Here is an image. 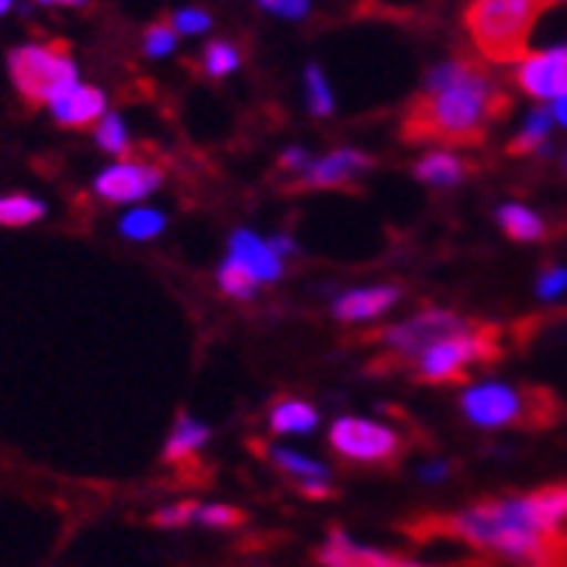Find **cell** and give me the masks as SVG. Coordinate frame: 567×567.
<instances>
[{
  "label": "cell",
  "instance_id": "obj_1",
  "mask_svg": "<svg viewBox=\"0 0 567 567\" xmlns=\"http://www.w3.org/2000/svg\"><path fill=\"white\" fill-rule=\"evenodd\" d=\"M508 107V97L485 66L474 60H446L430 70L422 94L412 101L405 118V138L471 146L481 142L488 125Z\"/></svg>",
  "mask_w": 567,
  "mask_h": 567
},
{
  "label": "cell",
  "instance_id": "obj_2",
  "mask_svg": "<svg viewBox=\"0 0 567 567\" xmlns=\"http://www.w3.org/2000/svg\"><path fill=\"white\" fill-rule=\"evenodd\" d=\"M450 533L457 540H467L481 550L502 554L508 560H526L540 564L550 554L554 529L544 523L540 508L529 495H505V498H488L464 508L461 516H453Z\"/></svg>",
  "mask_w": 567,
  "mask_h": 567
},
{
  "label": "cell",
  "instance_id": "obj_3",
  "mask_svg": "<svg viewBox=\"0 0 567 567\" xmlns=\"http://www.w3.org/2000/svg\"><path fill=\"white\" fill-rule=\"evenodd\" d=\"M540 4L533 0H477L467 8L464 24L477 52L492 63H519L526 55L533 24L540 21Z\"/></svg>",
  "mask_w": 567,
  "mask_h": 567
},
{
  "label": "cell",
  "instance_id": "obj_4",
  "mask_svg": "<svg viewBox=\"0 0 567 567\" xmlns=\"http://www.w3.org/2000/svg\"><path fill=\"white\" fill-rule=\"evenodd\" d=\"M461 412L481 430H502V425H550L557 419V402L540 388H513L485 381L461 394Z\"/></svg>",
  "mask_w": 567,
  "mask_h": 567
},
{
  "label": "cell",
  "instance_id": "obj_5",
  "mask_svg": "<svg viewBox=\"0 0 567 567\" xmlns=\"http://www.w3.org/2000/svg\"><path fill=\"white\" fill-rule=\"evenodd\" d=\"M8 73L14 80L18 94L39 107V104H52L55 97H63L66 91H73L80 83L73 55L66 52V45L52 42V45H18L8 55Z\"/></svg>",
  "mask_w": 567,
  "mask_h": 567
},
{
  "label": "cell",
  "instance_id": "obj_6",
  "mask_svg": "<svg viewBox=\"0 0 567 567\" xmlns=\"http://www.w3.org/2000/svg\"><path fill=\"white\" fill-rule=\"evenodd\" d=\"M498 332L488 326H467L464 332L443 339V343L430 347L415 360V374L419 381L430 384H450L467 374V367L485 363L498 357Z\"/></svg>",
  "mask_w": 567,
  "mask_h": 567
},
{
  "label": "cell",
  "instance_id": "obj_7",
  "mask_svg": "<svg viewBox=\"0 0 567 567\" xmlns=\"http://www.w3.org/2000/svg\"><path fill=\"white\" fill-rule=\"evenodd\" d=\"M329 443L339 457L357 461V464H388L399 457L402 440L394 430L371 419H357V415H343L332 422L329 430Z\"/></svg>",
  "mask_w": 567,
  "mask_h": 567
},
{
  "label": "cell",
  "instance_id": "obj_8",
  "mask_svg": "<svg viewBox=\"0 0 567 567\" xmlns=\"http://www.w3.org/2000/svg\"><path fill=\"white\" fill-rule=\"evenodd\" d=\"M471 322L464 316H453V311L433 308V311H422V316L399 322L381 332V343L399 357V360H419L430 347L443 343V339L464 332Z\"/></svg>",
  "mask_w": 567,
  "mask_h": 567
},
{
  "label": "cell",
  "instance_id": "obj_9",
  "mask_svg": "<svg viewBox=\"0 0 567 567\" xmlns=\"http://www.w3.org/2000/svg\"><path fill=\"white\" fill-rule=\"evenodd\" d=\"M163 184V174L146 163H111L94 177V194L111 205H132L142 197L156 194Z\"/></svg>",
  "mask_w": 567,
  "mask_h": 567
},
{
  "label": "cell",
  "instance_id": "obj_10",
  "mask_svg": "<svg viewBox=\"0 0 567 567\" xmlns=\"http://www.w3.org/2000/svg\"><path fill=\"white\" fill-rule=\"evenodd\" d=\"M519 91H526L536 101H557L567 94V49H544L519 60L516 70Z\"/></svg>",
  "mask_w": 567,
  "mask_h": 567
},
{
  "label": "cell",
  "instance_id": "obj_11",
  "mask_svg": "<svg viewBox=\"0 0 567 567\" xmlns=\"http://www.w3.org/2000/svg\"><path fill=\"white\" fill-rule=\"evenodd\" d=\"M319 560L326 567H425V564L394 557V554H384V550H374V547H360V544L350 540L343 529H332L329 544L319 550Z\"/></svg>",
  "mask_w": 567,
  "mask_h": 567
},
{
  "label": "cell",
  "instance_id": "obj_12",
  "mask_svg": "<svg viewBox=\"0 0 567 567\" xmlns=\"http://www.w3.org/2000/svg\"><path fill=\"white\" fill-rule=\"evenodd\" d=\"M371 166H374V159L360 150H336L322 159H311L308 174L301 181L308 187H339V184H350L353 177L367 174Z\"/></svg>",
  "mask_w": 567,
  "mask_h": 567
},
{
  "label": "cell",
  "instance_id": "obj_13",
  "mask_svg": "<svg viewBox=\"0 0 567 567\" xmlns=\"http://www.w3.org/2000/svg\"><path fill=\"white\" fill-rule=\"evenodd\" d=\"M229 257L236 264H243L252 277H257V284L280 280V274H284V260L270 249V243L260 239L257 233H249V229L233 233V239H229Z\"/></svg>",
  "mask_w": 567,
  "mask_h": 567
},
{
  "label": "cell",
  "instance_id": "obj_14",
  "mask_svg": "<svg viewBox=\"0 0 567 567\" xmlns=\"http://www.w3.org/2000/svg\"><path fill=\"white\" fill-rule=\"evenodd\" d=\"M52 118L60 122L63 128H87L91 122H101L107 101L97 87H87V83H76L73 91H66L63 97H55L49 104Z\"/></svg>",
  "mask_w": 567,
  "mask_h": 567
},
{
  "label": "cell",
  "instance_id": "obj_15",
  "mask_svg": "<svg viewBox=\"0 0 567 567\" xmlns=\"http://www.w3.org/2000/svg\"><path fill=\"white\" fill-rule=\"evenodd\" d=\"M399 298H402L399 288H391V284H381V288H357V291L339 295L332 311H336V319H343V322H367V319L384 316Z\"/></svg>",
  "mask_w": 567,
  "mask_h": 567
},
{
  "label": "cell",
  "instance_id": "obj_16",
  "mask_svg": "<svg viewBox=\"0 0 567 567\" xmlns=\"http://www.w3.org/2000/svg\"><path fill=\"white\" fill-rule=\"evenodd\" d=\"M270 457L284 474H291L298 481L305 495H311V498L329 495V467L326 464L305 457V453H298V450H284V446L270 450Z\"/></svg>",
  "mask_w": 567,
  "mask_h": 567
},
{
  "label": "cell",
  "instance_id": "obj_17",
  "mask_svg": "<svg viewBox=\"0 0 567 567\" xmlns=\"http://www.w3.org/2000/svg\"><path fill=\"white\" fill-rule=\"evenodd\" d=\"M467 174V163L461 156H453L446 150H436V153H425L419 163H415V177L422 184H433V187H457Z\"/></svg>",
  "mask_w": 567,
  "mask_h": 567
},
{
  "label": "cell",
  "instance_id": "obj_18",
  "mask_svg": "<svg viewBox=\"0 0 567 567\" xmlns=\"http://www.w3.org/2000/svg\"><path fill=\"white\" fill-rule=\"evenodd\" d=\"M212 430L205 422H197L190 415H177V425H174V433H169L166 446H163V461H184L190 457V453H197L205 443H208Z\"/></svg>",
  "mask_w": 567,
  "mask_h": 567
},
{
  "label": "cell",
  "instance_id": "obj_19",
  "mask_svg": "<svg viewBox=\"0 0 567 567\" xmlns=\"http://www.w3.org/2000/svg\"><path fill=\"white\" fill-rule=\"evenodd\" d=\"M316 425H319V412L308 402H298V399L280 402L270 412V430L280 436H305V433L316 430Z\"/></svg>",
  "mask_w": 567,
  "mask_h": 567
},
{
  "label": "cell",
  "instance_id": "obj_20",
  "mask_svg": "<svg viewBox=\"0 0 567 567\" xmlns=\"http://www.w3.org/2000/svg\"><path fill=\"white\" fill-rule=\"evenodd\" d=\"M498 225L508 239H519V243H533V239H544V218L533 215L526 205H502L498 208Z\"/></svg>",
  "mask_w": 567,
  "mask_h": 567
},
{
  "label": "cell",
  "instance_id": "obj_21",
  "mask_svg": "<svg viewBox=\"0 0 567 567\" xmlns=\"http://www.w3.org/2000/svg\"><path fill=\"white\" fill-rule=\"evenodd\" d=\"M45 215V205L39 197H28V194H8L0 197V225L8 229H18V225H32Z\"/></svg>",
  "mask_w": 567,
  "mask_h": 567
},
{
  "label": "cell",
  "instance_id": "obj_22",
  "mask_svg": "<svg viewBox=\"0 0 567 567\" xmlns=\"http://www.w3.org/2000/svg\"><path fill=\"white\" fill-rule=\"evenodd\" d=\"M550 122H554L550 111H533V115L526 118V125H523V132L513 142H508V153H513V156H526L533 150H544V142L550 135Z\"/></svg>",
  "mask_w": 567,
  "mask_h": 567
},
{
  "label": "cell",
  "instance_id": "obj_23",
  "mask_svg": "<svg viewBox=\"0 0 567 567\" xmlns=\"http://www.w3.org/2000/svg\"><path fill=\"white\" fill-rule=\"evenodd\" d=\"M118 229H122L125 239H156L166 229V215L156 212V208H132L118 221Z\"/></svg>",
  "mask_w": 567,
  "mask_h": 567
},
{
  "label": "cell",
  "instance_id": "obj_24",
  "mask_svg": "<svg viewBox=\"0 0 567 567\" xmlns=\"http://www.w3.org/2000/svg\"><path fill=\"white\" fill-rule=\"evenodd\" d=\"M218 288L229 298H236V301H249L252 295H257V277H252L243 264H236L229 257L218 267Z\"/></svg>",
  "mask_w": 567,
  "mask_h": 567
},
{
  "label": "cell",
  "instance_id": "obj_25",
  "mask_svg": "<svg viewBox=\"0 0 567 567\" xmlns=\"http://www.w3.org/2000/svg\"><path fill=\"white\" fill-rule=\"evenodd\" d=\"M305 87H308V107H311V115L329 118V115H332V107H336V101H332V91H329V80H326L322 66L311 63V66L305 70Z\"/></svg>",
  "mask_w": 567,
  "mask_h": 567
},
{
  "label": "cell",
  "instance_id": "obj_26",
  "mask_svg": "<svg viewBox=\"0 0 567 567\" xmlns=\"http://www.w3.org/2000/svg\"><path fill=\"white\" fill-rule=\"evenodd\" d=\"M205 73L208 76H215V80H225V76H233L236 70H239V63H243V55H239V49L236 45H229V42H208V49H205Z\"/></svg>",
  "mask_w": 567,
  "mask_h": 567
},
{
  "label": "cell",
  "instance_id": "obj_27",
  "mask_svg": "<svg viewBox=\"0 0 567 567\" xmlns=\"http://www.w3.org/2000/svg\"><path fill=\"white\" fill-rule=\"evenodd\" d=\"M94 138H97V146L104 153H111V156L128 153V128H125V118L122 115H104L101 125H97V132H94Z\"/></svg>",
  "mask_w": 567,
  "mask_h": 567
},
{
  "label": "cell",
  "instance_id": "obj_28",
  "mask_svg": "<svg viewBox=\"0 0 567 567\" xmlns=\"http://www.w3.org/2000/svg\"><path fill=\"white\" fill-rule=\"evenodd\" d=\"M142 49H146V55H153V60L174 52L177 49V32L169 28V21H153L146 32H142Z\"/></svg>",
  "mask_w": 567,
  "mask_h": 567
},
{
  "label": "cell",
  "instance_id": "obj_29",
  "mask_svg": "<svg viewBox=\"0 0 567 567\" xmlns=\"http://www.w3.org/2000/svg\"><path fill=\"white\" fill-rule=\"evenodd\" d=\"M169 28L177 35H205L212 28V14L205 8H177L174 18H169Z\"/></svg>",
  "mask_w": 567,
  "mask_h": 567
},
{
  "label": "cell",
  "instance_id": "obj_30",
  "mask_svg": "<svg viewBox=\"0 0 567 567\" xmlns=\"http://www.w3.org/2000/svg\"><path fill=\"white\" fill-rule=\"evenodd\" d=\"M194 523L212 526V529H225V526H239L243 513H239V508H233V505H197Z\"/></svg>",
  "mask_w": 567,
  "mask_h": 567
},
{
  "label": "cell",
  "instance_id": "obj_31",
  "mask_svg": "<svg viewBox=\"0 0 567 567\" xmlns=\"http://www.w3.org/2000/svg\"><path fill=\"white\" fill-rule=\"evenodd\" d=\"M194 516H197V502H184V505H169V508H159L156 513V523L159 526H187V523H194Z\"/></svg>",
  "mask_w": 567,
  "mask_h": 567
},
{
  "label": "cell",
  "instance_id": "obj_32",
  "mask_svg": "<svg viewBox=\"0 0 567 567\" xmlns=\"http://www.w3.org/2000/svg\"><path fill=\"white\" fill-rule=\"evenodd\" d=\"M260 11H270L277 18H308L311 8L305 4V0H264Z\"/></svg>",
  "mask_w": 567,
  "mask_h": 567
},
{
  "label": "cell",
  "instance_id": "obj_33",
  "mask_svg": "<svg viewBox=\"0 0 567 567\" xmlns=\"http://www.w3.org/2000/svg\"><path fill=\"white\" fill-rule=\"evenodd\" d=\"M564 288H567V270H564V267L544 270V277H540V295H544V298H557Z\"/></svg>",
  "mask_w": 567,
  "mask_h": 567
},
{
  "label": "cell",
  "instance_id": "obj_34",
  "mask_svg": "<svg viewBox=\"0 0 567 567\" xmlns=\"http://www.w3.org/2000/svg\"><path fill=\"white\" fill-rule=\"evenodd\" d=\"M308 166H311V156L305 153V150H298V146H291L288 153L280 156V169H295V174H308Z\"/></svg>",
  "mask_w": 567,
  "mask_h": 567
},
{
  "label": "cell",
  "instance_id": "obj_35",
  "mask_svg": "<svg viewBox=\"0 0 567 567\" xmlns=\"http://www.w3.org/2000/svg\"><path fill=\"white\" fill-rule=\"evenodd\" d=\"M270 249H274L277 257L284 260V257H291V252H295L298 246H295V239H291V236H274V239H270Z\"/></svg>",
  "mask_w": 567,
  "mask_h": 567
},
{
  "label": "cell",
  "instance_id": "obj_36",
  "mask_svg": "<svg viewBox=\"0 0 567 567\" xmlns=\"http://www.w3.org/2000/svg\"><path fill=\"white\" fill-rule=\"evenodd\" d=\"M419 474H422V481H440V477L450 474V467H446V464H425Z\"/></svg>",
  "mask_w": 567,
  "mask_h": 567
},
{
  "label": "cell",
  "instance_id": "obj_37",
  "mask_svg": "<svg viewBox=\"0 0 567 567\" xmlns=\"http://www.w3.org/2000/svg\"><path fill=\"white\" fill-rule=\"evenodd\" d=\"M550 115H554V118H557V122L567 128V94H560V97L554 101V111H550Z\"/></svg>",
  "mask_w": 567,
  "mask_h": 567
},
{
  "label": "cell",
  "instance_id": "obj_38",
  "mask_svg": "<svg viewBox=\"0 0 567 567\" xmlns=\"http://www.w3.org/2000/svg\"><path fill=\"white\" fill-rule=\"evenodd\" d=\"M11 11V4H8V0H0V18H4Z\"/></svg>",
  "mask_w": 567,
  "mask_h": 567
},
{
  "label": "cell",
  "instance_id": "obj_39",
  "mask_svg": "<svg viewBox=\"0 0 567 567\" xmlns=\"http://www.w3.org/2000/svg\"><path fill=\"white\" fill-rule=\"evenodd\" d=\"M564 166H567V163H564Z\"/></svg>",
  "mask_w": 567,
  "mask_h": 567
}]
</instances>
